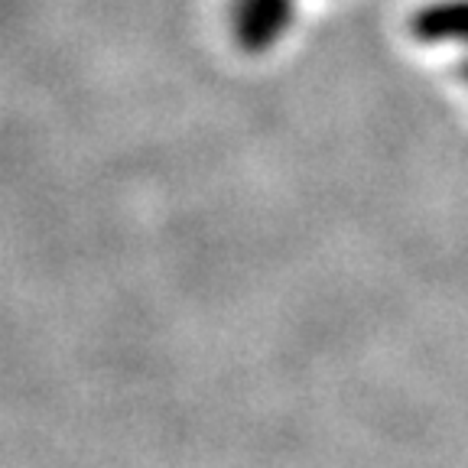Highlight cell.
<instances>
[{
  "instance_id": "obj_2",
  "label": "cell",
  "mask_w": 468,
  "mask_h": 468,
  "mask_svg": "<svg viewBox=\"0 0 468 468\" xmlns=\"http://www.w3.org/2000/svg\"><path fill=\"white\" fill-rule=\"evenodd\" d=\"M410 33L423 43H468V0L432 4L410 20Z\"/></svg>"
},
{
  "instance_id": "obj_1",
  "label": "cell",
  "mask_w": 468,
  "mask_h": 468,
  "mask_svg": "<svg viewBox=\"0 0 468 468\" xmlns=\"http://www.w3.org/2000/svg\"><path fill=\"white\" fill-rule=\"evenodd\" d=\"M296 0H234V33L238 43L250 52L273 46L292 20Z\"/></svg>"
},
{
  "instance_id": "obj_3",
  "label": "cell",
  "mask_w": 468,
  "mask_h": 468,
  "mask_svg": "<svg viewBox=\"0 0 468 468\" xmlns=\"http://www.w3.org/2000/svg\"><path fill=\"white\" fill-rule=\"evenodd\" d=\"M462 75H465V81H468V62H465V66H462Z\"/></svg>"
}]
</instances>
